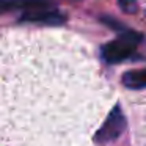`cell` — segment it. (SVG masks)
<instances>
[{
  "label": "cell",
  "mask_w": 146,
  "mask_h": 146,
  "mask_svg": "<svg viewBox=\"0 0 146 146\" xmlns=\"http://www.w3.org/2000/svg\"><path fill=\"white\" fill-rule=\"evenodd\" d=\"M141 36L135 32H126L119 38L107 42L102 47V57L108 63H119V61L129 58L133 54L135 47L138 46Z\"/></svg>",
  "instance_id": "cell-1"
},
{
  "label": "cell",
  "mask_w": 146,
  "mask_h": 146,
  "mask_svg": "<svg viewBox=\"0 0 146 146\" xmlns=\"http://www.w3.org/2000/svg\"><path fill=\"white\" fill-rule=\"evenodd\" d=\"M124 126H126V119L124 115L121 113L119 107H115L110 111V115L107 116V119L104 121V124L101 126V129L96 132L94 135V141L98 143H107V141H113L123 133Z\"/></svg>",
  "instance_id": "cell-2"
},
{
  "label": "cell",
  "mask_w": 146,
  "mask_h": 146,
  "mask_svg": "<svg viewBox=\"0 0 146 146\" xmlns=\"http://www.w3.org/2000/svg\"><path fill=\"white\" fill-rule=\"evenodd\" d=\"M22 21L27 22H42V24H50V25H57L64 21V16L60 14L58 11L50 10L49 7H41V8H32V10H25L22 16Z\"/></svg>",
  "instance_id": "cell-3"
},
{
  "label": "cell",
  "mask_w": 146,
  "mask_h": 146,
  "mask_svg": "<svg viewBox=\"0 0 146 146\" xmlns=\"http://www.w3.org/2000/svg\"><path fill=\"white\" fill-rule=\"evenodd\" d=\"M49 7L47 0H0V14L11 10H32Z\"/></svg>",
  "instance_id": "cell-4"
},
{
  "label": "cell",
  "mask_w": 146,
  "mask_h": 146,
  "mask_svg": "<svg viewBox=\"0 0 146 146\" xmlns=\"http://www.w3.org/2000/svg\"><path fill=\"white\" fill-rule=\"evenodd\" d=\"M124 86L130 90H141L146 88V69L140 71H129L123 76Z\"/></svg>",
  "instance_id": "cell-5"
},
{
  "label": "cell",
  "mask_w": 146,
  "mask_h": 146,
  "mask_svg": "<svg viewBox=\"0 0 146 146\" xmlns=\"http://www.w3.org/2000/svg\"><path fill=\"white\" fill-rule=\"evenodd\" d=\"M119 7L126 13H135L137 11V3L133 0H119Z\"/></svg>",
  "instance_id": "cell-6"
}]
</instances>
